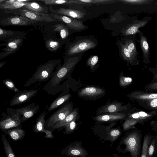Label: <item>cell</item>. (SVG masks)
<instances>
[{"label": "cell", "mask_w": 157, "mask_h": 157, "mask_svg": "<svg viewBox=\"0 0 157 157\" xmlns=\"http://www.w3.org/2000/svg\"><path fill=\"white\" fill-rule=\"evenodd\" d=\"M78 56L68 59L63 64L57 67L55 72L43 89L48 94L55 95L59 92L60 84L79 61Z\"/></svg>", "instance_id": "obj_1"}, {"label": "cell", "mask_w": 157, "mask_h": 157, "mask_svg": "<svg viewBox=\"0 0 157 157\" xmlns=\"http://www.w3.org/2000/svg\"><path fill=\"white\" fill-rule=\"evenodd\" d=\"M142 133L137 128L132 129L123 137L120 142L122 147L120 151L129 152L131 157H140L142 146Z\"/></svg>", "instance_id": "obj_2"}, {"label": "cell", "mask_w": 157, "mask_h": 157, "mask_svg": "<svg viewBox=\"0 0 157 157\" xmlns=\"http://www.w3.org/2000/svg\"><path fill=\"white\" fill-rule=\"evenodd\" d=\"M60 64L61 60L58 59L49 60L44 64L40 65L23 86L28 87L36 82H45L50 79Z\"/></svg>", "instance_id": "obj_3"}, {"label": "cell", "mask_w": 157, "mask_h": 157, "mask_svg": "<svg viewBox=\"0 0 157 157\" xmlns=\"http://www.w3.org/2000/svg\"><path fill=\"white\" fill-rule=\"evenodd\" d=\"M157 115V111H146L133 107L127 114L123 124V130L126 131L136 128L138 124L144 125L145 123Z\"/></svg>", "instance_id": "obj_4"}, {"label": "cell", "mask_w": 157, "mask_h": 157, "mask_svg": "<svg viewBox=\"0 0 157 157\" xmlns=\"http://www.w3.org/2000/svg\"><path fill=\"white\" fill-rule=\"evenodd\" d=\"M7 114L2 113V118L0 121V128L2 131H5L13 128L20 127L21 123V116L16 109L8 108Z\"/></svg>", "instance_id": "obj_5"}, {"label": "cell", "mask_w": 157, "mask_h": 157, "mask_svg": "<svg viewBox=\"0 0 157 157\" xmlns=\"http://www.w3.org/2000/svg\"><path fill=\"white\" fill-rule=\"evenodd\" d=\"M2 12L21 16L37 21L52 22L56 21L50 14L35 12L21 9L11 11H2Z\"/></svg>", "instance_id": "obj_6"}, {"label": "cell", "mask_w": 157, "mask_h": 157, "mask_svg": "<svg viewBox=\"0 0 157 157\" xmlns=\"http://www.w3.org/2000/svg\"><path fill=\"white\" fill-rule=\"evenodd\" d=\"M97 45L96 42L90 39L79 40L70 45L67 54L68 55L71 56L94 48Z\"/></svg>", "instance_id": "obj_7"}, {"label": "cell", "mask_w": 157, "mask_h": 157, "mask_svg": "<svg viewBox=\"0 0 157 157\" xmlns=\"http://www.w3.org/2000/svg\"><path fill=\"white\" fill-rule=\"evenodd\" d=\"M71 104H67L61 107L51 115L48 120L47 126L51 127L63 121L73 111Z\"/></svg>", "instance_id": "obj_8"}, {"label": "cell", "mask_w": 157, "mask_h": 157, "mask_svg": "<svg viewBox=\"0 0 157 157\" xmlns=\"http://www.w3.org/2000/svg\"><path fill=\"white\" fill-rule=\"evenodd\" d=\"M56 21L64 23L69 29L76 30H82L86 28L82 22L79 20L67 16L54 14L51 12L50 14Z\"/></svg>", "instance_id": "obj_9"}, {"label": "cell", "mask_w": 157, "mask_h": 157, "mask_svg": "<svg viewBox=\"0 0 157 157\" xmlns=\"http://www.w3.org/2000/svg\"><path fill=\"white\" fill-rule=\"evenodd\" d=\"M82 142H76L71 143L61 151V154L70 157H85L88 152L81 145Z\"/></svg>", "instance_id": "obj_10"}, {"label": "cell", "mask_w": 157, "mask_h": 157, "mask_svg": "<svg viewBox=\"0 0 157 157\" xmlns=\"http://www.w3.org/2000/svg\"><path fill=\"white\" fill-rule=\"evenodd\" d=\"M37 22L25 17L16 15L3 18L0 21V25L2 26H26L32 25Z\"/></svg>", "instance_id": "obj_11"}, {"label": "cell", "mask_w": 157, "mask_h": 157, "mask_svg": "<svg viewBox=\"0 0 157 157\" xmlns=\"http://www.w3.org/2000/svg\"><path fill=\"white\" fill-rule=\"evenodd\" d=\"M24 39L22 38H17L3 44L6 47L1 50L4 52L0 53V59L4 58L17 51L22 45Z\"/></svg>", "instance_id": "obj_12"}, {"label": "cell", "mask_w": 157, "mask_h": 157, "mask_svg": "<svg viewBox=\"0 0 157 157\" xmlns=\"http://www.w3.org/2000/svg\"><path fill=\"white\" fill-rule=\"evenodd\" d=\"M38 91L37 89L20 91L13 97L10 103V106H15L24 103L34 96Z\"/></svg>", "instance_id": "obj_13"}, {"label": "cell", "mask_w": 157, "mask_h": 157, "mask_svg": "<svg viewBox=\"0 0 157 157\" xmlns=\"http://www.w3.org/2000/svg\"><path fill=\"white\" fill-rule=\"evenodd\" d=\"M49 10L52 13L67 16L75 19L83 18L85 15V13L81 10L71 8L60 7L56 9H53L52 6H50Z\"/></svg>", "instance_id": "obj_14"}, {"label": "cell", "mask_w": 157, "mask_h": 157, "mask_svg": "<svg viewBox=\"0 0 157 157\" xmlns=\"http://www.w3.org/2000/svg\"><path fill=\"white\" fill-rule=\"evenodd\" d=\"M129 99L137 103L157 98V92L136 90L127 95Z\"/></svg>", "instance_id": "obj_15"}, {"label": "cell", "mask_w": 157, "mask_h": 157, "mask_svg": "<svg viewBox=\"0 0 157 157\" xmlns=\"http://www.w3.org/2000/svg\"><path fill=\"white\" fill-rule=\"evenodd\" d=\"M39 108V105L33 102L23 107L16 109L21 116V123L34 116L38 112Z\"/></svg>", "instance_id": "obj_16"}, {"label": "cell", "mask_w": 157, "mask_h": 157, "mask_svg": "<svg viewBox=\"0 0 157 157\" xmlns=\"http://www.w3.org/2000/svg\"><path fill=\"white\" fill-rule=\"evenodd\" d=\"M46 113L44 111L40 114L37 119L36 122L33 126V130L34 132H42L45 133L44 138L52 139L54 136L52 134V132L50 130H47L44 128L45 120V117Z\"/></svg>", "instance_id": "obj_17"}, {"label": "cell", "mask_w": 157, "mask_h": 157, "mask_svg": "<svg viewBox=\"0 0 157 157\" xmlns=\"http://www.w3.org/2000/svg\"><path fill=\"white\" fill-rule=\"evenodd\" d=\"M147 22V21L145 20L135 21L123 29L122 33L124 35L128 36L139 33L141 32L139 29L145 26Z\"/></svg>", "instance_id": "obj_18"}, {"label": "cell", "mask_w": 157, "mask_h": 157, "mask_svg": "<svg viewBox=\"0 0 157 157\" xmlns=\"http://www.w3.org/2000/svg\"><path fill=\"white\" fill-rule=\"evenodd\" d=\"M25 37V33L21 31L7 30L0 28V40L6 42L17 38Z\"/></svg>", "instance_id": "obj_19"}, {"label": "cell", "mask_w": 157, "mask_h": 157, "mask_svg": "<svg viewBox=\"0 0 157 157\" xmlns=\"http://www.w3.org/2000/svg\"><path fill=\"white\" fill-rule=\"evenodd\" d=\"M127 105H123L121 103H115L105 105L98 111L99 113H115L127 109Z\"/></svg>", "instance_id": "obj_20"}, {"label": "cell", "mask_w": 157, "mask_h": 157, "mask_svg": "<svg viewBox=\"0 0 157 157\" xmlns=\"http://www.w3.org/2000/svg\"><path fill=\"white\" fill-rule=\"evenodd\" d=\"M39 2L43 3L44 4L52 6V5H62L72 7L75 5L87 6L91 5L78 1L76 0H40Z\"/></svg>", "instance_id": "obj_21"}, {"label": "cell", "mask_w": 157, "mask_h": 157, "mask_svg": "<svg viewBox=\"0 0 157 157\" xmlns=\"http://www.w3.org/2000/svg\"><path fill=\"white\" fill-rule=\"evenodd\" d=\"M127 114L123 113H115L99 115L95 118L98 121H112L126 118Z\"/></svg>", "instance_id": "obj_22"}, {"label": "cell", "mask_w": 157, "mask_h": 157, "mask_svg": "<svg viewBox=\"0 0 157 157\" xmlns=\"http://www.w3.org/2000/svg\"><path fill=\"white\" fill-rule=\"evenodd\" d=\"M21 9L35 12L47 13L48 12L49 8L35 2H29Z\"/></svg>", "instance_id": "obj_23"}, {"label": "cell", "mask_w": 157, "mask_h": 157, "mask_svg": "<svg viewBox=\"0 0 157 157\" xmlns=\"http://www.w3.org/2000/svg\"><path fill=\"white\" fill-rule=\"evenodd\" d=\"M104 91L99 88L88 86L83 88L79 92L80 96L84 97H95L102 94Z\"/></svg>", "instance_id": "obj_24"}, {"label": "cell", "mask_w": 157, "mask_h": 157, "mask_svg": "<svg viewBox=\"0 0 157 157\" xmlns=\"http://www.w3.org/2000/svg\"><path fill=\"white\" fill-rule=\"evenodd\" d=\"M138 33L140 37V45L143 54L144 61L146 63H149V58L150 53L147 39L141 32Z\"/></svg>", "instance_id": "obj_25"}, {"label": "cell", "mask_w": 157, "mask_h": 157, "mask_svg": "<svg viewBox=\"0 0 157 157\" xmlns=\"http://www.w3.org/2000/svg\"><path fill=\"white\" fill-rule=\"evenodd\" d=\"M30 1L16 0L14 2L10 4H0V9L3 11H13L21 9L26 5Z\"/></svg>", "instance_id": "obj_26"}, {"label": "cell", "mask_w": 157, "mask_h": 157, "mask_svg": "<svg viewBox=\"0 0 157 157\" xmlns=\"http://www.w3.org/2000/svg\"><path fill=\"white\" fill-rule=\"evenodd\" d=\"M7 135L15 141L22 139L25 135V131L19 127L7 130Z\"/></svg>", "instance_id": "obj_27"}, {"label": "cell", "mask_w": 157, "mask_h": 157, "mask_svg": "<svg viewBox=\"0 0 157 157\" xmlns=\"http://www.w3.org/2000/svg\"><path fill=\"white\" fill-rule=\"evenodd\" d=\"M78 113L77 109H74L64 120L51 127V128L55 130L65 126L73 120L76 119Z\"/></svg>", "instance_id": "obj_28"}, {"label": "cell", "mask_w": 157, "mask_h": 157, "mask_svg": "<svg viewBox=\"0 0 157 157\" xmlns=\"http://www.w3.org/2000/svg\"><path fill=\"white\" fill-rule=\"evenodd\" d=\"M71 96L70 94H68L59 97L51 104L48 109V111L50 112L57 108L59 106L68 100Z\"/></svg>", "instance_id": "obj_29"}, {"label": "cell", "mask_w": 157, "mask_h": 157, "mask_svg": "<svg viewBox=\"0 0 157 157\" xmlns=\"http://www.w3.org/2000/svg\"><path fill=\"white\" fill-rule=\"evenodd\" d=\"M154 136L151 135L150 132L144 135L140 157H147L148 146L151 140Z\"/></svg>", "instance_id": "obj_30"}, {"label": "cell", "mask_w": 157, "mask_h": 157, "mask_svg": "<svg viewBox=\"0 0 157 157\" xmlns=\"http://www.w3.org/2000/svg\"><path fill=\"white\" fill-rule=\"evenodd\" d=\"M54 28L53 31L59 32L61 39L64 40L66 39L69 34V28L65 24L59 23L52 26Z\"/></svg>", "instance_id": "obj_31"}, {"label": "cell", "mask_w": 157, "mask_h": 157, "mask_svg": "<svg viewBox=\"0 0 157 157\" xmlns=\"http://www.w3.org/2000/svg\"><path fill=\"white\" fill-rule=\"evenodd\" d=\"M142 107L149 111H157V98L137 102Z\"/></svg>", "instance_id": "obj_32"}, {"label": "cell", "mask_w": 157, "mask_h": 157, "mask_svg": "<svg viewBox=\"0 0 157 157\" xmlns=\"http://www.w3.org/2000/svg\"><path fill=\"white\" fill-rule=\"evenodd\" d=\"M2 139L6 157H16L10 144L3 133L2 134Z\"/></svg>", "instance_id": "obj_33"}, {"label": "cell", "mask_w": 157, "mask_h": 157, "mask_svg": "<svg viewBox=\"0 0 157 157\" xmlns=\"http://www.w3.org/2000/svg\"><path fill=\"white\" fill-rule=\"evenodd\" d=\"M124 45L128 52L135 59L138 53L137 52L135 43L132 40L127 39L125 41Z\"/></svg>", "instance_id": "obj_34"}, {"label": "cell", "mask_w": 157, "mask_h": 157, "mask_svg": "<svg viewBox=\"0 0 157 157\" xmlns=\"http://www.w3.org/2000/svg\"><path fill=\"white\" fill-rule=\"evenodd\" d=\"M157 151V136L151 140L148 150L147 157H154Z\"/></svg>", "instance_id": "obj_35"}, {"label": "cell", "mask_w": 157, "mask_h": 157, "mask_svg": "<svg viewBox=\"0 0 157 157\" xmlns=\"http://www.w3.org/2000/svg\"><path fill=\"white\" fill-rule=\"evenodd\" d=\"M121 52L123 59L127 62L133 65L134 60L133 57L128 52L124 44L122 43L120 44Z\"/></svg>", "instance_id": "obj_36"}, {"label": "cell", "mask_w": 157, "mask_h": 157, "mask_svg": "<svg viewBox=\"0 0 157 157\" xmlns=\"http://www.w3.org/2000/svg\"><path fill=\"white\" fill-rule=\"evenodd\" d=\"M46 48L51 52L56 51L60 47L59 41L52 39H48L45 42Z\"/></svg>", "instance_id": "obj_37"}, {"label": "cell", "mask_w": 157, "mask_h": 157, "mask_svg": "<svg viewBox=\"0 0 157 157\" xmlns=\"http://www.w3.org/2000/svg\"><path fill=\"white\" fill-rule=\"evenodd\" d=\"M3 83L10 90L17 93L20 90L17 87L13 80L10 79L6 78L2 81Z\"/></svg>", "instance_id": "obj_38"}, {"label": "cell", "mask_w": 157, "mask_h": 157, "mask_svg": "<svg viewBox=\"0 0 157 157\" xmlns=\"http://www.w3.org/2000/svg\"><path fill=\"white\" fill-rule=\"evenodd\" d=\"M127 4L132 5H143L150 3L153 0H123L119 1Z\"/></svg>", "instance_id": "obj_39"}, {"label": "cell", "mask_w": 157, "mask_h": 157, "mask_svg": "<svg viewBox=\"0 0 157 157\" xmlns=\"http://www.w3.org/2000/svg\"><path fill=\"white\" fill-rule=\"evenodd\" d=\"M132 78L121 75L120 76L119 84L121 86L125 87L130 85L132 82Z\"/></svg>", "instance_id": "obj_40"}, {"label": "cell", "mask_w": 157, "mask_h": 157, "mask_svg": "<svg viewBox=\"0 0 157 157\" xmlns=\"http://www.w3.org/2000/svg\"><path fill=\"white\" fill-rule=\"evenodd\" d=\"M76 119H75L73 120L65 126V129L64 132V134H69L72 133L74 131L76 126Z\"/></svg>", "instance_id": "obj_41"}, {"label": "cell", "mask_w": 157, "mask_h": 157, "mask_svg": "<svg viewBox=\"0 0 157 157\" xmlns=\"http://www.w3.org/2000/svg\"><path fill=\"white\" fill-rule=\"evenodd\" d=\"M78 1L83 2L85 3L91 4H104L112 3L115 2V0H77Z\"/></svg>", "instance_id": "obj_42"}, {"label": "cell", "mask_w": 157, "mask_h": 157, "mask_svg": "<svg viewBox=\"0 0 157 157\" xmlns=\"http://www.w3.org/2000/svg\"><path fill=\"white\" fill-rule=\"evenodd\" d=\"M98 58L97 56H93L90 57L86 61L87 65L90 67L92 69L97 63Z\"/></svg>", "instance_id": "obj_43"}, {"label": "cell", "mask_w": 157, "mask_h": 157, "mask_svg": "<svg viewBox=\"0 0 157 157\" xmlns=\"http://www.w3.org/2000/svg\"><path fill=\"white\" fill-rule=\"evenodd\" d=\"M144 89L146 91L151 92H157V81H151L146 85Z\"/></svg>", "instance_id": "obj_44"}, {"label": "cell", "mask_w": 157, "mask_h": 157, "mask_svg": "<svg viewBox=\"0 0 157 157\" xmlns=\"http://www.w3.org/2000/svg\"><path fill=\"white\" fill-rule=\"evenodd\" d=\"M120 131L117 129H115L112 130L110 133L111 136L113 138V139H116L121 134Z\"/></svg>", "instance_id": "obj_45"}, {"label": "cell", "mask_w": 157, "mask_h": 157, "mask_svg": "<svg viewBox=\"0 0 157 157\" xmlns=\"http://www.w3.org/2000/svg\"><path fill=\"white\" fill-rule=\"evenodd\" d=\"M149 71L153 74L152 80L151 81H157V66L155 68H149Z\"/></svg>", "instance_id": "obj_46"}, {"label": "cell", "mask_w": 157, "mask_h": 157, "mask_svg": "<svg viewBox=\"0 0 157 157\" xmlns=\"http://www.w3.org/2000/svg\"><path fill=\"white\" fill-rule=\"evenodd\" d=\"M151 129L154 132H157V121L153 120L150 122Z\"/></svg>", "instance_id": "obj_47"}, {"label": "cell", "mask_w": 157, "mask_h": 157, "mask_svg": "<svg viewBox=\"0 0 157 157\" xmlns=\"http://www.w3.org/2000/svg\"><path fill=\"white\" fill-rule=\"evenodd\" d=\"M6 63V61H3L0 63V69Z\"/></svg>", "instance_id": "obj_48"}, {"label": "cell", "mask_w": 157, "mask_h": 157, "mask_svg": "<svg viewBox=\"0 0 157 157\" xmlns=\"http://www.w3.org/2000/svg\"><path fill=\"white\" fill-rule=\"evenodd\" d=\"M113 157H120V156H118L117 154H116L115 153H114L113 155Z\"/></svg>", "instance_id": "obj_49"}, {"label": "cell", "mask_w": 157, "mask_h": 157, "mask_svg": "<svg viewBox=\"0 0 157 157\" xmlns=\"http://www.w3.org/2000/svg\"><path fill=\"white\" fill-rule=\"evenodd\" d=\"M156 31L157 32V29H156Z\"/></svg>", "instance_id": "obj_50"}, {"label": "cell", "mask_w": 157, "mask_h": 157, "mask_svg": "<svg viewBox=\"0 0 157 157\" xmlns=\"http://www.w3.org/2000/svg\"><path fill=\"white\" fill-rule=\"evenodd\" d=\"M156 4H157V3Z\"/></svg>", "instance_id": "obj_51"}]
</instances>
